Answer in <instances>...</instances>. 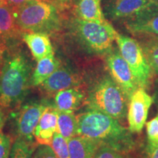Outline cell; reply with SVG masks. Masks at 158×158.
<instances>
[{
  "mask_svg": "<svg viewBox=\"0 0 158 158\" xmlns=\"http://www.w3.org/2000/svg\"><path fill=\"white\" fill-rule=\"evenodd\" d=\"M29 1H48V0H29Z\"/></svg>",
  "mask_w": 158,
  "mask_h": 158,
  "instance_id": "34",
  "label": "cell"
},
{
  "mask_svg": "<svg viewBox=\"0 0 158 158\" xmlns=\"http://www.w3.org/2000/svg\"><path fill=\"white\" fill-rule=\"evenodd\" d=\"M6 120H7V116L2 108H0V131L2 129L3 126L5 125Z\"/></svg>",
  "mask_w": 158,
  "mask_h": 158,
  "instance_id": "32",
  "label": "cell"
},
{
  "mask_svg": "<svg viewBox=\"0 0 158 158\" xmlns=\"http://www.w3.org/2000/svg\"><path fill=\"white\" fill-rule=\"evenodd\" d=\"M158 6V0H112L107 13L113 20L129 21Z\"/></svg>",
  "mask_w": 158,
  "mask_h": 158,
  "instance_id": "10",
  "label": "cell"
},
{
  "mask_svg": "<svg viewBox=\"0 0 158 158\" xmlns=\"http://www.w3.org/2000/svg\"><path fill=\"white\" fill-rule=\"evenodd\" d=\"M50 146L54 149L58 158H70L68 140L58 132L55 133Z\"/></svg>",
  "mask_w": 158,
  "mask_h": 158,
  "instance_id": "23",
  "label": "cell"
},
{
  "mask_svg": "<svg viewBox=\"0 0 158 158\" xmlns=\"http://www.w3.org/2000/svg\"><path fill=\"white\" fill-rule=\"evenodd\" d=\"M77 40L91 54L106 56L113 50L118 33L108 22L97 23L77 19L73 23Z\"/></svg>",
  "mask_w": 158,
  "mask_h": 158,
  "instance_id": "5",
  "label": "cell"
},
{
  "mask_svg": "<svg viewBox=\"0 0 158 158\" xmlns=\"http://www.w3.org/2000/svg\"><path fill=\"white\" fill-rule=\"evenodd\" d=\"M6 48H7V46H6L5 44L0 43V71H1L2 67L3 64Z\"/></svg>",
  "mask_w": 158,
  "mask_h": 158,
  "instance_id": "31",
  "label": "cell"
},
{
  "mask_svg": "<svg viewBox=\"0 0 158 158\" xmlns=\"http://www.w3.org/2000/svg\"><path fill=\"white\" fill-rule=\"evenodd\" d=\"M74 1L75 0H48V2H50L55 7L60 9L68 8L73 4Z\"/></svg>",
  "mask_w": 158,
  "mask_h": 158,
  "instance_id": "29",
  "label": "cell"
},
{
  "mask_svg": "<svg viewBox=\"0 0 158 158\" xmlns=\"http://www.w3.org/2000/svg\"><path fill=\"white\" fill-rule=\"evenodd\" d=\"M144 158H158V144L147 143L144 152Z\"/></svg>",
  "mask_w": 158,
  "mask_h": 158,
  "instance_id": "28",
  "label": "cell"
},
{
  "mask_svg": "<svg viewBox=\"0 0 158 158\" xmlns=\"http://www.w3.org/2000/svg\"><path fill=\"white\" fill-rule=\"evenodd\" d=\"M14 13L18 26L23 31L49 34L60 27L56 7L46 1H29Z\"/></svg>",
  "mask_w": 158,
  "mask_h": 158,
  "instance_id": "4",
  "label": "cell"
},
{
  "mask_svg": "<svg viewBox=\"0 0 158 158\" xmlns=\"http://www.w3.org/2000/svg\"><path fill=\"white\" fill-rule=\"evenodd\" d=\"M86 95L80 87H72L57 92L54 105L59 111L74 113L86 102Z\"/></svg>",
  "mask_w": 158,
  "mask_h": 158,
  "instance_id": "14",
  "label": "cell"
},
{
  "mask_svg": "<svg viewBox=\"0 0 158 158\" xmlns=\"http://www.w3.org/2000/svg\"><path fill=\"white\" fill-rule=\"evenodd\" d=\"M37 146L34 141L16 138L12 145L9 158H31Z\"/></svg>",
  "mask_w": 158,
  "mask_h": 158,
  "instance_id": "22",
  "label": "cell"
},
{
  "mask_svg": "<svg viewBox=\"0 0 158 158\" xmlns=\"http://www.w3.org/2000/svg\"><path fill=\"white\" fill-rule=\"evenodd\" d=\"M32 66L22 51H13L5 56L0 71V108L15 109L21 104L31 87Z\"/></svg>",
  "mask_w": 158,
  "mask_h": 158,
  "instance_id": "2",
  "label": "cell"
},
{
  "mask_svg": "<svg viewBox=\"0 0 158 158\" xmlns=\"http://www.w3.org/2000/svg\"><path fill=\"white\" fill-rule=\"evenodd\" d=\"M31 158H58L50 145H39Z\"/></svg>",
  "mask_w": 158,
  "mask_h": 158,
  "instance_id": "27",
  "label": "cell"
},
{
  "mask_svg": "<svg viewBox=\"0 0 158 158\" xmlns=\"http://www.w3.org/2000/svg\"><path fill=\"white\" fill-rule=\"evenodd\" d=\"M12 145L11 138L0 131V158H9Z\"/></svg>",
  "mask_w": 158,
  "mask_h": 158,
  "instance_id": "26",
  "label": "cell"
},
{
  "mask_svg": "<svg viewBox=\"0 0 158 158\" xmlns=\"http://www.w3.org/2000/svg\"><path fill=\"white\" fill-rule=\"evenodd\" d=\"M29 0H6L7 5L10 6L13 11L17 10L19 8H21L22 6L26 5Z\"/></svg>",
  "mask_w": 158,
  "mask_h": 158,
  "instance_id": "30",
  "label": "cell"
},
{
  "mask_svg": "<svg viewBox=\"0 0 158 158\" xmlns=\"http://www.w3.org/2000/svg\"><path fill=\"white\" fill-rule=\"evenodd\" d=\"M60 67V62L51 54L37 62L31 78V87L38 86Z\"/></svg>",
  "mask_w": 158,
  "mask_h": 158,
  "instance_id": "19",
  "label": "cell"
},
{
  "mask_svg": "<svg viewBox=\"0 0 158 158\" xmlns=\"http://www.w3.org/2000/svg\"><path fill=\"white\" fill-rule=\"evenodd\" d=\"M35 60L54 54V50L48 34L43 32H26L22 35Z\"/></svg>",
  "mask_w": 158,
  "mask_h": 158,
  "instance_id": "15",
  "label": "cell"
},
{
  "mask_svg": "<svg viewBox=\"0 0 158 158\" xmlns=\"http://www.w3.org/2000/svg\"><path fill=\"white\" fill-rule=\"evenodd\" d=\"M81 79L77 73L68 67L60 66L42 84L41 89L48 94L72 87H80Z\"/></svg>",
  "mask_w": 158,
  "mask_h": 158,
  "instance_id": "11",
  "label": "cell"
},
{
  "mask_svg": "<svg viewBox=\"0 0 158 158\" xmlns=\"http://www.w3.org/2000/svg\"><path fill=\"white\" fill-rule=\"evenodd\" d=\"M144 35L140 43L144 54L153 73L158 75V37L155 35Z\"/></svg>",
  "mask_w": 158,
  "mask_h": 158,
  "instance_id": "21",
  "label": "cell"
},
{
  "mask_svg": "<svg viewBox=\"0 0 158 158\" xmlns=\"http://www.w3.org/2000/svg\"><path fill=\"white\" fill-rule=\"evenodd\" d=\"M85 103L118 120L127 116L129 100L110 75L96 78L89 88Z\"/></svg>",
  "mask_w": 158,
  "mask_h": 158,
  "instance_id": "3",
  "label": "cell"
},
{
  "mask_svg": "<svg viewBox=\"0 0 158 158\" xmlns=\"http://www.w3.org/2000/svg\"><path fill=\"white\" fill-rule=\"evenodd\" d=\"M106 60L110 76L130 100L133 94L140 87L129 65L122 57L119 51L116 49H113L106 55Z\"/></svg>",
  "mask_w": 158,
  "mask_h": 158,
  "instance_id": "8",
  "label": "cell"
},
{
  "mask_svg": "<svg viewBox=\"0 0 158 158\" xmlns=\"http://www.w3.org/2000/svg\"><path fill=\"white\" fill-rule=\"evenodd\" d=\"M76 13L79 19L97 23H106L100 0H78Z\"/></svg>",
  "mask_w": 158,
  "mask_h": 158,
  "instance_id": "18",
  "label": "cell"
},
{
  "mask_svg": "<svg viewBox=\"0 0 158 158\" xmlns=\"http://www.w3.org/2000/svg\"><path fill=\"white\" fill-rule=\"evenodd\" d=\"M58 110L54 104L45 110L35 127L34 138L39 145H51L53 137L57 132Z\"/></svg>",
  "mask_w": 158,
  "mask_h": 158,
  "instance_id": "12",
  "label": "cell"
},
{
  "mask_svg": "<svg viewBox=\"0 0 158 158\" xmlns=\"http://www.w3.org/2000/svg\"><path fill=\"white\" fill-rule=\"evenodd\" d=\"M57 132L68 141L78 135L76 115H74L73 113H66L58 110Z\"/></svg>",
  "mask_w": 158,
  "mask_h": 158,
  "instance_id": "20",
  "label": "cell"
},
{
  "mask_svg": "<svg viewBox=\"0 0 158 158\" xmlns=\"http://www.w3.org/2000/svg\"><path fill=\"white\" fill-rule=\"evenodd\" d=\"M116 41L118 51L129 65L138 86L143 89L149 86L153 73L141 44L132 37L120 34L116 35Z\"/></svg>",
  "mask_w": 158,
  "mask_h": 158,
  "instance_id": "6",
  "label": "cell"
},
{
  "mask_svg": "<svg viewBox=\"0 0 158 158\" xmlns=\"http://www.w3.org/2000/svg\"><path fill=\"white\" fill-rule=\"evenodd\" d=\"M7 5V2H6V0H0V5Z\"/></svg>",
  "mask_w": 158,
  "mask_h": 158,
  "instance_id": "33",
  "label": "cell"
},
{
  "mask_svg": "<svg viewBox=\"0 0 158 158\" xmlns=\"http://www.w3.org/2000/svg\"><path fill=\"white\" fill-rule=\"evenodd\" d=\"M130 32L135 35H149L158 37V6L138 17L125 21Z\"/></svg>",
  "mask_w": 158,
  "mask_h": 158,
  "instance_id": "13",
  "label": "cell"
},
{
  "mask_svg": "<svg viewBox=\"0 0 158 158\" xmlns=\"http://www.w3.org/2000/svg\"><path fill=\"white\" fill-rule=\"evenodd\" d=\"M20 30L13 10L7 5H0V43L7 46V41L16 38Z\"/></svg>",
  "mask_w": 158,
  "mask_h": 158,
  "instance_id": "16",
  "label": "cell"
},
{
  "mask_svg": "<svg viewBox=\"0 0 158 158\" xmlns=\"http://www.w3.org/2000/svg\"><path fill=\"white\" fill-rule=\"evenodd\" d=\"M153 98L143 88H138L131 96L127 110L129 130L132 133L141 132L147 119Z\"/></svg>",
  "mask_w": 158,
  "mask_h": 158,
  "instance_id": "9",
  "label": "cell"
},
{
  "mask_svg": "<svg viewBox=\"0 0 158 158\" xmlns=\"http://www.w3.org/2000/svg\"><path fill=\"white\" fill-rule=\"evenodd\" d=\"M51 105L46 100H30L19 105L13 117L17 138L34 141L35 127L45 110Z\"/></svg>",
  "mask_w": 158,
  "mask_h": 158,
  "instance_id": "7",
  "label": "cell"
},
{
  "mask_svg": "<svg viewBox=\"0 0 158 158\" xmlns=\"http://www.w3.org/2000/svg\"><path fill=\"white\" fill-rule=\"evenodd\" d=\"M78 135L107 145L124 154L135 147V141L129 129L119 120L99 110L88 108L76 115Z\"/></svg>",
  "mask_w": 158,
  "mask_h": 158,
  "instance_id": "1",
  "label": "cell"
},
{
  "mask_svg": "<svg viewBox=\"0 0 158 158\" xmlns=\"http://www.w3.org/2000/svg\"><path fill=\"white\" fill-rule=\"evenodd\" d=\"M147 134V143L158 144V114L146 123Z\"/></svg>",
  "mask_w": 158,
  "mask_h": 158,
  "instance_id": "24",
  "label": "cell"
},
{
  "mask_svg": "<svg viewBox=\"0 0 158 158\" xmlns=\"http://www.w3.org/2000/svg\"><path fill=\"white\" fill-rule=\"evenodd\" d=\"M100 145L91 138L75 136L68 141L70 158H93Z\"/></svg>",
  "mask_w": 158,
  "mask_h": 158,
  "instance_id": "17",
  "label": "cell"
},
{
  "mask_svg": "<svg viewBox=\"0 0 158 158\" xmlns=\"http://www.w3.org/2000/svg\"><path fill=\"white\" fill-rule=\"evenodd\" d=\"M93 158H127L124 153L107 145H100Z\"/></svg>",
  "mask_w": 158,
  "mask_h": 158,
  "instance_id": "25",
  "label": "cell"
}]
</instances>
